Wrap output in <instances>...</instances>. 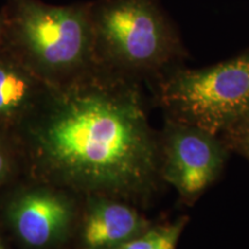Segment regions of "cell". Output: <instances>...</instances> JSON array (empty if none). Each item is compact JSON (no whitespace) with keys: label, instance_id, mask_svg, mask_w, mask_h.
Segmentation results:
<instances>
[{"label":"cell","instance_id":"obj_1","mask_svg":"<svg viewBox=\"0 0 249 249\" xmlns=\"http://www.w3.org/2000/svg\"><path fill=\"white\" fill-rule=\"evenodd\" d=\"M9 138L31 178L67 193L143 202L161 178L138 86L98 64L50 86Z\"/></svg>","mask_w":249,"mask_h":249},{"label":"cell","instance_id":"obj_11","mask_svg":"<svg viewBox=\"0 0 249 249\" xmlns=\"http://www.w3.org/2000/svg\"><path fill=\"white\" fill-rule=\"evenodd\" d=\"M233 141L236 148L241 151L249 160V114L234 127H232Z\"/></svg>","mask_w":249,"mask_h":249},{"label":"cell","instance_id":"obj_8","mask_svg":"<svg viewBox=\"0 0 249 249\" xmlns=\"http://www.w3.org/2000/svg\"><path fill=\"white\" fill-rule=\"evenodd\" d=\"M149 224L126 201L105 196L88 197L83 219L85 249H108L132 240Z\"/></svg>","mask_w":249,"mask_h":249},{"label":"cell","instance_id":"obj_2","mask_svg":"<svg viewBox=\"0 0 249 249\" xmlns=\"http://www.w3.org/2000/svg\"><path fill=\"white\" fill-rule=\"evenodd\" d=\"M1 9L4 44L48 85H61L96 64L91 2L6 0Z\"/></svg>","mask_w":249,"mask_h":249},{"label":"cell","instance_id":"obj_10","mask_svg":"<svg viewBox=\"0 0 249 249\" xmlns=\"http://www.w3.org/2000/svg\"><path fill=\"white\" fill-rule=\"evenodd\" d=\"M18 155L7 134L0 130V187L12 178L18 169Z\"/></svg>","mask_w":249,"mask_h":249},{"label":"cell","instance_id":"obj_12","mask_svg":"<svg viewBox=\"0 0 249 249\" xmlns=\"http://www.w3.org/2000/svg\"><path fill=\"white\" fill-rule=\"evenodd\" d=\"M4 36H5V15L2 9L0 8V45L4 42Z\"/></svg>","mask_w":249,"mask_h":249},{"label":"cell","instance_id":"obj_6","mask_svg":"<svg viewBox=\"0 0 249 249\" xmlns=\"http://www.w3.org/2000/svg\"><path fill=\"white\" fill-rule=\"evenodd\" d=\"M76 217L67 192L38 183L18 192L6 207V218L18 238L34 248L64 240Z\"/></svg>","mask_w":249,"mask_h":249},{"label":"cell","instance_id":"obj_4","mask_svg":"<svg viewBox=\"0 0 249 249\" xmlns=\"http://www.w3.org/2000/svg\"><path fill=\"white\" fill-rule=\"evenodd\" d=\"M160 102L178 123L217 135L249 114V54L197 71H183L160 88Z\"/></svg>","mask_w":249,"mask_h":249},{"label":"cell","instance_id":"obj_13","mask_svg":"<svg viewBox=\"0 0 249 249\" xmlns=\"http://www.w3.org/2000/svg\"><path fill=\"white\" fill-rule=\"evenodd\" d=\"M0 249H6L5 245H4V242H2L1 239H0Z\"/></svg>","mask_w":249,"mask_h":249},{"label":"cell","instance_id":"obj_5","mask_svg":"<svg viewBox=\"0 0 249 249\" xmlns=\"http://www.w3.org/2000/svg\"><path fill=\"white\" fill-rule=\"evenodd\" d=\"M160 152V177L187 200H194L217 179L226 157L216 135L178 121L167 127Z\"/></svg>","mask_w":249,"mask_h":249},{"label":"cell","instance_id":"obj_7","mask_svg":"<svg viewBox=\"0 0 249 249\" xmlns=\"http://www.w3.org/2000/svg\"><path fill=\"white\" fill-rule=\"evenodd\" d=\"M49 87L2 42L0 45V130L11 135L35 110Z\"/></svg>","mask_w":249,"mask_h":249},{"label":"cell","instance_id":"obj_3","mask_svg":"<svg viewBox=\"0 0 249 249\" xmlns=\"http://www.w3.org/2000/svg\"><path fill=\"white\" fill-rule=\"evenodd\" d=\"M95 62L119 73L154 70L166 60L171 36L152 0L91 2Z\"/></svg>","mask_w":249,"mask_h":249},{"label":"cell","instance_id":"obj_9","mask_svg":"<svg viewBox=\"0 0 249 249\" xmlns=\"http://www.w3.org/2000/svg\"><path fill=\"white\" fill-rule=\"evenodd\" d=\"M185 226L186 219L181 218L171 225L149 227L147 231L132 240L108 249H177Z\"/></svg>","mask_w":249,"mask_h":249}]
</instances>
